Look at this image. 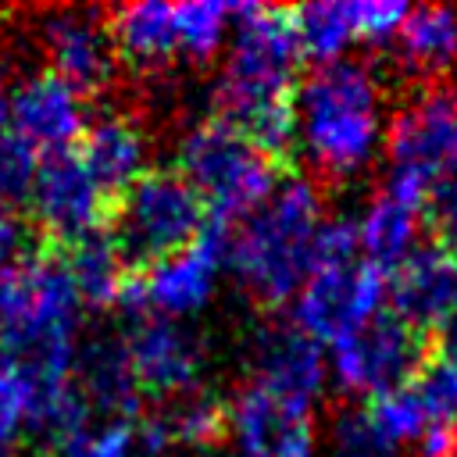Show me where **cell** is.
Here are the masks:
<instances>
[{
    "mask_svg": "<svg viewBox=\"0 0 457 457\" xmlns=\"http://www.w3.org/2000/svg\"><path fill=\"white\" fill-rule=\"evenodd\" d=\"M211 211L179 168L146 171L114 200L111 236L132 271H146L164 257L182 253L204 232Z\"/></svg>",
    "mask_w": 457,
    "mask_h": 457,
    "instance_id": "obj_5",
    "label": "cell"
},
{
    "mask_svg": "<svg viewBox=\"0 0 457 457\" xmlns=\"http://www.w3.org/2000/svg\"><path fill=\"white\" fill-rule=\"evenodd\" d=\"M293 418H311V414H293L286 411L271 393H264L261 386H243L232 400H228V425H232V439L239 457H271L282 428Z\"/></svg>",
    "mask_w": 457,
    "mask_h": 457,
    "instance_id": "obj_22",
    "label": "cell"
},
{
    "mask_svg": "<svg viewBox=\"0 0 457 457\" xmlns=\"http://www.w3.org/2000/svg\"><path fill=\"white\" fill-rule=\"evenodd\" d=\"M36 400H39L36 375L21 361L0 353V450L18 443L32 428Z\"/></svg>",
    "mask_w": 457,
    "mask_h": 457,
    "instance_id": "obj_26",
    "label": "cell"
},
{
    "mask_svg": "<svg viewBox=\"0 0 457 457\" xmlns=\"http://www.w3.org/2000/svg\"><path fill=\"white\" fill-rule=\"evenodd\" d=\"M132 375L150 396H189L204 375V343L193 328L175 318L146 314L132 321L125 336Z\"/></svg>",
    "mask_w": 457,
    "mask_h": 457,
    "instance_id": "obj_13",
    "label": "cell"
},
{
    "mask_svg": "<svg viewBox=\"0 0 457 457\" xmlns=\"http://www.w3.org/2000/svg\"><path fill=\"white\" fill-rule=\"evenodd\" d=\"M29 207L43 236L71 246L89 232L111 225L114 200L100 189L79 154H50L43 157Z\"/></svg>",
    "mask_w": 457,
    "mask_h": 457,
    "instance_id": "obj_8",
    "label": "cell"
},
{
    "mask_svg": "<svg viewBox=\"0 0 457 457\" xmlns=\"http://www.w3.org/2000/svg\"><path fill=\"white\" fill-rule=\"evenodd\" d=\"M389 171H407L428 186L457 164V93L421 89L414 93L386 129Z\"/></svg>",
    "mask_w": 457,
    "mask_h": 457,
    "instance_id": "obj_9",
    "label": "cell"
},
{
    "mask_svg": "<svg viewBox=\"0 0 457 457\" xmlns=\"http://www.w3.org/2000/svg\"><path fill=\"white\" fill-rule=\"evenodd\" d=\"M325 221L321 193L303 175H286L271 200L232 232L228 268L264 307L296 300L314 271V239Z\"/></svg>",
    "mask_w": 457,
    "mask_h": 457,
    "instance_id": "obj_2",
    "label": "cell"
},
{
    "mask_svg": "<svg viewBox=\"0 0 457 457\" xmlns=\"http://www.w3.org/2000/svg\"><path fill=\"white\" fill-rule=\"evenodd\" d=\"M228 246H232L228 221L207 218L204 232L196 236L193 246H186L182 253L164 257L154 268H146L143 286H146L150 314L182 321V318L204 311V303L214 296L218 271L228 264Z\"/></svg>",
    "mask_w": 457,
    "mask_h": 457,
    "instance_id": "obj_12",
    "label": "cell"
},
{
    "mask_svg": "<svg viewBox=\"0 0 457 457\" xmlns=\"http://www.w3.org/2000/svg\"><path fill=\"white\" fill-rule=\"evenodd\" d=\"M64 268L82 296V303L89 307H118V296H121V286L129 278V264L114 243L111 232H89L86 239L64 246Z\"/></svg>",
    "mask_w": 457,
    "mask_h": 457,
    "instance_id": "obj_21",
    "label": "cell"
},
{
    "mask_svg": "<svg viewBox=\"0 0 457 457\" xmlns=\"http://www.w3.org/2000/svg\"><path fill=\"white\" fill-rule=\"evenodd\" d=\"M328 457H400V446L375 425L368 407H346L332 418Z\"/></svg>",
    "mask_w": 457,
    "mask_h": 457,
    "instance_id": "obj_27",
    "label": "cell"
},
{
    "mask_svg": "<svg viewBox=\"0 0 457 457\" xmlns=\"http://www.w3.org/2000/svg\"><path fill=\"white\" fill-rule=\"evenodd\" d=\"M418 221L421 207L393 196L382 189L357 218V236H361V253L368 264L382 271H396L414 250H418Z\"/></svg>",
    "mask_w": 457,
    "mask_h": 457,
    "instance_id": "obj_19",
    "label": "cell"
},
{
    "mask_svg": "<svg viewBox=\"0 0 457 457\" xmlns=\"http://www.w3.org/2000/svg\"><path fill=\"white\" fill-rule=\"evenodd\" d=\"M111 39L118 64L139 71V75H157L171 68L179 54V32H175V7L161 0H143V4H125L111 18Z\"/></svg>",
    "mask_w": 457,
    "mask_h": 457,
    "instance_id": "obj_18",
    "label": "cell"
},
{
    "mask_svg": "<svg viewBox=\"0 0 457 457\" xmlns=\"http://www.w3.org/2000/svg\"><path fill=\"white\" fill-rule=\"evenodd\" d=\"M39 168H43V154L32 143H25L14 132L0 139V207L18 211L21 204H29Z\"/></svg>",
    "mask_w": 457,
    "mask_h": 457,
    "instance_id": "obj_29",
    "label": "cell"
},
{
    "mask_svg": "<svg viewBox=\"0 0 457 457\" xmlns=\"http://www.w3.org/2000/svg\"><path fill=\"white\" fill-rule=\"evenodd\" d=\"M164 418H168L175 446H186V450H214L225 436H232L228 403L211 396V393L182 396L179 407L171 414H164Z\"/></svg>",
    "mask_w": 457,
    "mask_h": 457,
    "instance_id": "obj_24",
    "label": "cell"
},
{
    "mask_svg": "<svg viewBox=\"0 0 457 457\" xmlns=\"http://www.w3.org/2000/svg\"><path fill=\"white\" fill-rule=\"evenodd\" d=\"M411 7L400 0H357L350 4V21H353V36L357 43H396L403 21H407Z\"/></svg>",
    "mask_w": 457,
    "mask_h": 457,
    "instance_id": "obj_32",
    "label": "cell"
},
{
    "mask_svg": "<svg viewBox=\"0 0 457 457\" xmlns=\"http://www.w3.org/2000/svg\"><path fill=\"white\" fill-rule=\"evenodd\" d=\"M86 125V96H79L54 71L29 75L11 93V132L32 143L43 157L71 154Z\"/></svg>",
    "mask_w": 457,
    "mask_h": 457,
    "instance_id": "obj_15",
    "label": "cell"
},
{
    "mask_svg": "<svg viewBox=\"0 0 457 457\" xmlns=\"http://www.w3.org/2000/svg\"><path fill=\"white\" fill-rule=\"evenodd\" d=\"M421 218H425V225L432 228L436 243L457 253V164H453L450 171H443V175L428 186Z\"/></svg>",
    "mask_w": 457,
    "mask_h": 457,
    "instance_id": "obj_33",
    "label": "cell"
},
{
    "mask_svg": "<svg viewBox=\"0 0 457 457\" xmlns=\"http://www.w3.org/2000/svg\"><path fill=\"white\" fill-rule=\"evenodd\" d=\"M296 125L307 161L328 179L364 171L382 139V86L368 64L339 61L314 68L296 89Z\"/></svg>",
    "mask_w": 457,
    "mask_h": 457,
    "instance_id": "obj_3",
    "label": "cell"
},
{
    "mask_svg": "<svg viewBox=\"0 0 457 457\" xmlns=\"http://www.w3.org/2000/svg\"><path fill=\"white\" fill-rule=\"evenodd\" d=\"M232 7L218 0H193L175 7V32H179V54H186L196 64H207L228 39Z\"/></svg>",
    "mask_w": 457,
    "mask_h": 457,
    "instance_id": "obj_25",
    "label": "cell"
},
{
    "mask_svg": "<svg viewBox=\"0 0 457 457\" xmlns=\"http://www.w3.org/2000/svg\"><path fill=\"white\" fill-rule=\"evenodd\" d=\"M25 289H29V264L18 268H0V336L14 325V318L25 307Z\"/></svg>",
    "mask_w": 457,
    "mask_h": 457,
    "instance_id": "obj_36",
    "label": "cell"
},
{
    "mask_svg": "<svg viewBox=\"0 0 457 457\" xmlns=\"http://www.w3.org/2000/svg\"><path fill=\"white\" fill-rule=\"evenodd\" d=\"M139 428L136 421H100L79 428L71 439L57 446L61 457H136Z\"/></svg>",
    "mask_w": 457,
    "mask_h": 457,
    "instance_id": "obj_30",
    "label": "cell"
},
{
    "mask_svg": "<svg viewBox=\"0 0 457 457\" xmlns=\"http://www.w3.org/2000/svg\"><path fill=\"white\" fill-rule=\"evenodd\" d=\"M179 171L200 193L211 218L246 221L278 189V164L225 118L196 121L179 143Z\"/></svg>",
    "mask_w": 457,
    "mask_h": 457,
    "instance_id": "obj_4",
    "label": "cell"
},
{
    "mask_svg": "<svg viewBox=\"0 0 457 457\" xmlns=\"http://www.w3.org/2000/svg\"><path fill=\"white\" fill-rule=\"evenodd\" d=\"M421 457H457V421L428 425L425 436L414 443Z\"/></svg>",
    "mask_w": 457,
    "mask_h": 457,
    "instance_id": "obj_38",
    "label": "cell"
},
{
    "mask_svg": "<svg viewBox=\"0 0 457 457\" xmlns=\"http://www.w3.org/2000/svg\"><path fill=\"white\" fill-rule=\"evenodd\" d=\"M293 29H296L303 61H314L318 68L339 64L350 43H357L350 4H339V0H314V4L293 7Z\"/></svg>",
    "mask_w": 457,
    "mask_h": 457,
    "instance_id": "obj_23",
    "label": "cell"
},
{
    "mask_svg": "<svg viewBox=\"0 0 457 457\" xmlns=\"http://www.w3.org/2000/svg\"><path fill=\"white\" fill-rule=\"evenodd\" d=\"M361 236H357V221L353 218H325L314 239V268H343L361 261Z\"/></svg>",
    "mask_w": 457,
    "mask_h": 457,
    "instance_id": "obj_34",
    "label": "cell"
},
{
    "mask_svg": "<svg viewBox=\"0 0 457 457\" xmlns=\"http://www.w3.org/2000/svg\"><path fill=\"white\" fill-rule=\"evenodd\" d=\"M0 457H11V453H7V450H0Z\"/></svg>",
    "mask_w": 457,
    "mask_h": 457,
    "instance_id": "obj_41",
    "label": "cell"
},
{
    "mask_svg": "<svg viewBox=\"0 0 457 457\" xmlns=\"http://www.w3.org/2000/svg\"><path fill=\"white\" fill-rule=\"evenodd\" d=\"M4 43H7V21H4V14H0V54H4Z\"/></svg>",
    "mask_w": 457,
    "mask_h": 457,
    "instance_id": "obj_40",
    "label": "cell"
},
{
    "mask_svg": "<svg viewBox=\"0 0 457 457\" xmlns=\"http://www.w3.org/2000/svg\"><path fill=\"white\" fill-rule=\"evenodd\" d=\"M250 368L253 386L271 393L293 414H311L328 382V357L321 343H314L293 321H268L253 332Z\"/></svg>",
    "mask_w": 457,
    "mask_h": 457,
    "instance_id": "obj_10",
    "label": "cell"
},
{
    "mask_svg": "<svg viewBox=\"0 0 457 457\" xmlns=\"http://www.w3.org/2000/svg\"><path fill=\"white\" fill-rule=\"evenodd\" d=\"M389 311L414 332H446L457 321V253L428 243L389 271Z\"/></svg>",
    "mask_w": 457,
    "mask_h": 457,
    "instance_id": "obj_14",
    "label": "cell"
},
{
    "mask_svg": "<svg viewBox=\"0 0 457 457\" xmlns=\"http://www.w3.org/2000/svg\"><path fill=\"white\" fill-rule=\"evenodd\" d=\"M368 414L375 418V425L400 446V443H418L425 436V428L432 425L425 403L418 400L414 386H400L393 393H382L368 403Z\"/></svg>",
    "mask_w": 457,
    "mask_h": 457,
    "instance_id": "obj_28",
    "label": "cell"
},
{
    "mask_svg": "<svg viewBox=\"0 0 457 457\" xmlns=\"http://www.w3.org/2000/svg\"><path fill=\"white\" fill-rule=\"evenodd\" d=\"M389 303V275L368 261L314 268L293 300V325L321 346H339Z\"/></svg>",
    "mask_w": 457,
    "mask_h": 457,
    "instance_id": "obj_6",
    "label": "cell"
},
{
    "mask_svg": "<svg viewBox=\"0 0 457 457\" xmlns=\"http://www.w3.org/2000/svg\"><path fill=\"white\" fill-rule=\"evenodd\" d=\"M271 457H318V436L311 428V418H293L282 428Z\"/></svg>",
    "mask_w": 457,
    "mask_h": 457,
    "instance_id": "obj_37",
    "label": "cell"
},
{
    "mask_svg": "<svg viewBox=\"0 0 457 457\" xmlns=\"http://www.w3.org/2000/svg\"><path fill=\"white\" fill-rule=\"evenodd\" d=\"M39 43L46 54V71L64 79L79 96H96L114 82L118 54L111 25L100 11L64 7L39 18Z\"/></svg>",
    "mask_w": 457,
    "mask_h": 457,
    "instance_id": "obj_11",
    "label": "cell"
},
{
    "mask_svg": "<svg viewBox=\"0 0 457 457\" xmlns=\"http://www.w3.org/2000/svg\"><path fill=\"white\" fill-rule=\"evenodd\" d=\"M146 132L139 129L136 118L107 111L100 118H93L79 139V157L89 168V175L100 182V189L118 200L121 193H129L143 175H146Z\"/></svg>",
    "mask_w": 457,
    "mask_h": 457,
    "instance_id": "obj_16",
    "label": "cell"
},
{
    "mask_svg": "<svg viewBox=\"0 0 457 457\" xmlns=\"http://www.w3.org/2000/svg\"><path fill=\"white\" fill-rule=\"evenodd\" d=\"M396 54L407 71L425 79L457 68V7L453 4L414 7L396 36Z\"/></svg>",
    "mask_w": 457,
    "mask_h": 457,
    "instance_id": "obj_20",
    "label": "cell"
},
{
    "mask_svg": "<svg viewBox=\"0 0 457 457\" xmlns=\"http://www.w3.org/2000/svg\"><path fill=\"white\" fill-rule=\"evenodd\" d=\"M303 54L293 11L232 4V46L214 82L218 118L232 121L275 164L300 143L296 68Z\"/></svg>",
    "mask_w": 457,
    "mask_h": 457,
    "instance_id": "obj_1",
    "label": "cell"
},
{
    "mask_svg": "<svg viewBox=\"0 0 457 457\" xmlns=\"http://www.w3.org/2000/svg\"><path fill=\"white\" fill-rule=\"evenodd\" d=\"M36 253H43V250H36L32 225H29L18 211L0 207V268L29 264Z\"/></svg>",
    "mask_w": 457,
    "mask_h": 457,
    "instance_id": "obj_35",
    "label": "cell"
},
{
    "mask_svg": "<svg viewBox=\"0 0 457 457\" xmlns=\"http://www.w3.org/2000/svg\"><path fill=\"white\" fill-rule=\"evenodd\" d=\"M418 400L425 403L432 425L439 421H457V364L446 357L425 361V368L418 371V378L411 382Z\"/></svg>",
    "mask_w": 457,
    "mask_h": 457,
    "instance_id": "obj_31",
    "label": "cell"
},
{
    "mask_svg": "<svg viewBox=\"0 0 457 457\" xmlns=\"http://www.w3.org/2000/svg\"><path fill=\"white\" fill-rule=\"evenodd\" d=\"M425 368L421 332L403 325L393 311H382L357 336L343 339L328 353V375L339 389L361 396H382L400 386H411Z\"/></svg>",
    "mask_w": 457,
    "mask_h": 457,
    "instance_id": "obj_7",
    "label": "cell"
},
{
    "mask_svg": "<svg viewBox=\"0 0 457 457\" xmlns=\"http://www.w3.org/2000/svg\"><path fill=\"white\" fill-rule=\"evenodd\" d=\"M75 389L82 393L89 414H100V421H136L143 389L132 375L125 339L100 336V339L79 346Z\"/></svg>",
    "mask_w": 457,
    "mask_h": 457,
    "instance_id": "obj_17",
    "label": "cell"
},
{
    "mask_svg": "<svg viewBox=\"0 0 457 457\" xmlns=\"http://www.w3.org/2000/svg\"><path fill=\"white\" fill-rule=\"evenodd\" d=\"M11 136V89L0 82V139Z\"/></svg>",
    "mask_w": 457,
    "mask_h": 457,
    "instance_id": "obj_39",
    "label": "cell"
}]
</instances>
